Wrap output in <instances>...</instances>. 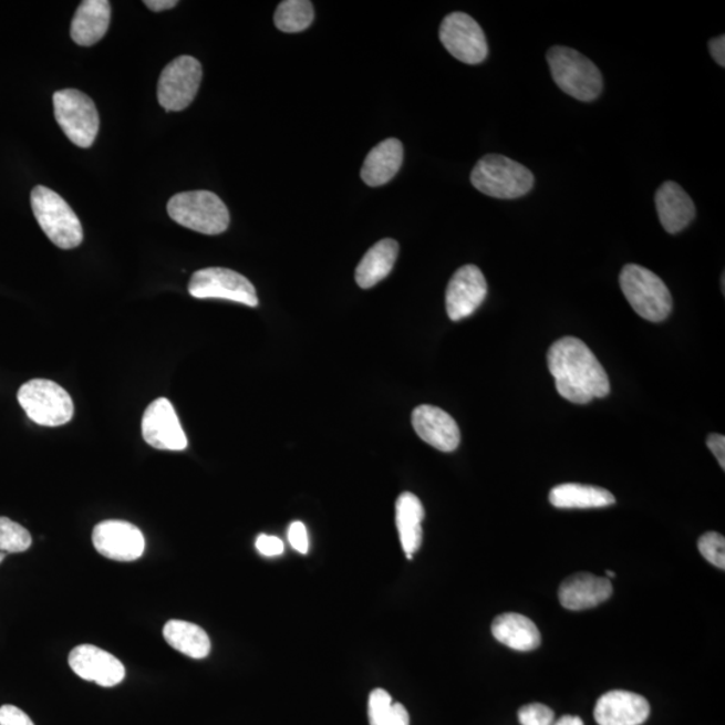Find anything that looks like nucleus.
Wrapping results in <instances>:
<instances>
[{
	"label": "nucleus",
	"mask_w": 725,
	"mask_h": 725,
	"mask_svg": "<svg viewBox=\"0 0 725 725\" xmlns=\"http://www.w3.org/2000/svg\"><path fill=\"white\" fill-rule=\"evenodd\" d=\"M547 364L558 393L577 405H586L610 394L607 371L588 344L567 336L551 345Z\"/></svg>",
	"instance_id": "f257e3e1"
},
{
	"label": "nucleus",
	"mask_w": 725,
	"mask_h": 725,
	"mask_svg": "<svg viewBox=\"0 0 725 725\" xmlns=\"http://www.w3.org/2000/svg\"><path fill=\"white\" fill-rule=\"evenodd\" d=\"M478 191L497 199H517L532 190L534 174L522 164L503 155H485L470 175Z\"/></svg>",
	"instance_id": "f03ea898"
},
{
	"label": "nucleus",
	"mask_w": 725,
	"mask_h": 725,
	"mask_svg": "<svg viewBox=\"0 0 725 725\" xmlns=\"http://www.w3.org/2000/svg\"><path fill=\"white\" fill-rule=\"evenodd\" d=\"M552 79L560 90L579 101H594L603 90L602 73L598 66L577 50L553 46L547 53Z\"/></svg>",
	"instance_id": "7ed1b4c3"
},
{
	"label": "nucleus",
	"mask_w": 725,
	"mask_h": 725,
	"mask_svg": "<svg viewBox=\"0 0 725 725\" xmlns=\"http://www.w3.org/2000/svg\"><path fill=\"white\" fill-rule=\"evenodd\" d=\"M167 211L176 224L206 236L222 235L230 225L224 200L211 191H186L174 195Z\"/></svg>",
	"instance_id": "20e7f679"
},
{
	"label": "nucleus",
	"mask_w": 725,
	"mask_h": 725,
	"mask_svg": "<svg viewBox=\"0 0 725 725\" xmlns=\"http://www.w3.org/2000/svg\"><path fill=\"white\" fill-rule=\"evenodd\" d=\"M31 209L43 232L60 249H74L81 245L84 239L81 220L59 194L48 187H34Z\"/></svg>",
	"instance_id": "39448f33"
},
{
	"label": "nucleus",
	"mask_w": 725,
	"mask_h": 725,
	"mask_svg": "<svg viewBox=\"0 0 725 725\" xmlns=\"http://www.w3.org/2000/svg\"><path fill=\"white\" fill-rule=\"evenodd\" d=\"M620 286L629 304L642 319L660 323L670 317L672 294L665 282L652 270L629 263L622 269Z\"/></svg>",
	"instance_id": "423d86ee"
},
{
	"label": "nucleus",
	"mask_w": 725,
	"mask_h": 725,
	"mask_svg": "<svg viewBox=\"0 0 725 725\" xmlns=\"http://www.w3.org/2000/svg\"><path fill=\"white\" fill-rule=\"evenodd\" d=\"M19 405L37 425L55 427L66 425L74 414L71 395L52 381L33 380L18 391Z\"/></svg>",
	"instance_id": "0eeeda50"
},
{
	"label": "nucleus",
	"mask_w": 725,
	"mask_h": 725,
	"mask_svg": "<svg viewBox=\"0 0 725 725\" xmlns=\"http://www.w3.org/2000/svg\"><path fill=\"white\" fill-rule=\"evenodd\" d=\"M54 116L64 134L81 148H90L96 141L100 117L96 105L85 93L64 90L54 93Z\"/></svg>",
	"instance_id": "6e6552de"
},
{
	"label": "nucleus",
	"mask_w": 725,
	"mask_h": 725,
	"mask_svg": "<svg viewBox=\"0 0 725 725\" xmlns=\"http://www.w3.org/2000/svg\"><path fill=\"white\" fill-rule=\"evenodd\" d=\"M201 65L190 55H182L164 68L157 84V99L167 112H180L190 106L199 91Z\"/></svg>",
	"instance_id": "1a4fd4ad"
},
{
	"label": "nucleus",
	"mask_w": 725,
	"mask_h": 725,
	"mask_svg": "<svg viewBox=\"0 0 725 725\" xmlns=\"http://www.w3.org/2000/svg\"><path fill=\"white\" fill-rule=\"evenodd\" d=\"M188 292L195 299H219L239 302L255 308L258 305L253 283L245 276L226 268H206L198 270L188 283Z\"/></svg>",
	"instance_id": "9d476101"
},
{
	"label": "nucleus",
	"mask_w": 725,
	"mask_h": 725,
	"mask_svg": "<svg viewBox=\"0 0 725 725\" xmlns=\"http://www.w3.org/2000/svg\"><path fill=\"white\" fill-rule=\"evenodd\" d=\"M439 40L447 52L464 64L477 65L487 60V38L480 24L464 12H453L444 19Z\"/></svg>",
	"instance_id": "9b49d317"
},
{
	"label": "nucleus",
	"mask_w": 725,
	"mask_h": 725,
	"mask_svg": "<svg viewBox=\"0 0 725 725\" xmlns=\"http://www.w3.org/2000/svg\"><path fill=\"white\" fill-rule=\"evenodd\" d=\"M142 434L145 443L159 450L182 452L188 445L178 415L167 398L156 400L145 410Z\"/></svg>",
	"instance_id": "f8f14e48"
},
{
	"label": "nucleus",
	"mask_w": 725,
	"mask_h": 725,
	"mask_svg": "<svg viewBox=\"0 0 725 725\" xmlns=\"http://www.w3.org/2000/svg\"><path fill=\"white\" fill-rule=\"evenodd\" d=\"M92 540L99 553L117 562H134L145 551L143 532L128 521L99 522L93 529Z\"/></svg>",
	"instance_id": "ddd939ff"
},
{
	"label": "nucleus",
	"mask_w": 725,
	"mask_h": 725,
	"mask_svg": "<svg viewBox=\"0 0 725 725\" xmlns=\"http://www.w3.org/2000/svg\"><path fill=\"white\" fill-rule=\"evenodd\" d=\"M488 283L480 269L465 265L452 277L446 289V312L453 321L464 320L481 307Z\"/></svg>",
	"instance_id": "4468645a"
},
{
	"label": "nucleus",
	"mask_w": 725,
	"mask_h": 725,
	"mask_svg": "<svg viewBox=\"0 0 725 725\" xmlns=\"http://www.w3.org/2000/svg\"><path fill=\"white\" fill-rule=\"evenodd\" d=\"M69 665L79 677L105 688L116 686L125 679L123 662L115 655L93 645H80L69 654Z\"/></svg>",
	"instance_id": "2eb2a0df"
},
{
	"label": "nucleus",
	"mask_w": 725,
	"mask_h": 725,
	"mask_svg": "<svg viewBox=\"0 0 725 725\" xmlns=\"http://www.w3.org/2000/svg\"><path fill=\"white\" fill-rule=\"evenodd\" d=\"M412 424L420 438L437 450L454 452L462 441L457 422L443 408L432 405L418 406L413 412Z\"/></svg>",
	"instance_id": "dca6fc26"
},
{
	"label": "nucleus",
	"mask_w": 725,
	"mask_h": 725,
	"mask_svg": "<svg viewBox=\"0 0 725 725\" xmlns=\"http://www.w3.org/2000/svg\"><path fill=\"white\" fill-rule=\"evenodd\" d=\"M651 715L648 700L628 691H611L599 697L594 717L599 725H641Z\"/></svg>",
	"instance_id": "f3484780"
},
{
	"label": "nucleus",
	"mask_w": 725,
	"mask_h": 725,
	"mask_svg": "<svg viewBox=\"0 0 725 725\" xmlns=\"http://www.w3.org/2000/svg\"><path fill=\"white\" fill-rule=\"evenodd\" d=\"M613 595L609 578L592 576L589 572L576 573L567 578L559 589V601L567 610L580 611L599 607Z\"/></svg>",
	"instance_id": "a211bd4d"
},
{
	"label": "nucleus",
	"mask_w": 725,
	"mask_h": 725,
	"mask_svg": "<svg viewBox=\"0 0 725 725\" xmlns=\"http://www.w3.org/2000/svg\"><path fill=\"white\" fill-rule=\"evenodd\" d=\"M655 209L660 222L670 235H677L696 217V207L684 188L674 182H665L655 193Z\"/></svg>",
	"instance_id": "6ab92c4d"
},
{
	"label": "nucleus",
	"mask_w": 725,
	"mask_h": 725,
	"mask_svg": "<svg viewBox=\"0 0 725 725\" xmlns=\"http://www.w3.org/2000/svg\"><path fill=\"white\" fill-rule=\"evenodd\" d=\"M108 0H84L75 11L71 35L80 46H92L103 40L111 23Z\"/></svg>",
	"instance_id": "aec40b11"
},
{
	"label": "nucleus",
	"mask_w": 725,
	"mask_h": 725,
	"mask_svg": "<svg viewBox=\"0 0 725 725\" xmlns=\"http://www.w3.org/2000/svg\"><path fill=\"white\" fill-rule=\"evenodd\" d=\"M403 163V145L398 138H387L370 151L362 167V179L370 187L386 185L398 174Z\"/></svg>",
	"instance_id": "412c9836"
},
{
	"label": "nucleus",
	"mask_w": 725,
	"mask_h": 725,
	"mask_svg": "<svg viewBox=\"0 0 725 725\" xmlns=\"http://www.w3.org/2000/svg\"><path fill=\"white\" fill-rule=\"evenodd\" d=\"M491 634L500 644L517 652H532L540 646L538 626L526 615L506 613L491 623Z\"/></svg>",
	"instance_id": "4be33fe9"
},
{
	"label": "nucleus",
	"mask_w": 725,
	"mask_h": 725,
	"mask_svg": "<svg viewBox=\"0 0 725 725\" xmlns=\"http://www.w3.org/2000/svg\"><path fill=\"white\" fill-rule=\"evenodd\" d=\"M425 519V509L417 496L405 491L395 504V521L398 528L400 540L407 559L420 551L422 546V521Z\"/></svg>",
	"instance_id": "5701e85b"
},
{
	"label": "nucleus",
	"mask_w": 725,
	"mask_h": 725,
	"mask_svg": "<svg viewBox=\"0 0 725 725\" xmlns=\"http://www.w3.org/2000/svg\"><path fill=\"white\" fill-rule=\"evenodd\" d=\"M398 253L400 245L394 239H382L372 246L358 265L355 272L358 286L370 289L386 279L394 268Z\"/></svg>",
	"instance_id": "b1692460"
},
{
	"label": "nucleus",
	"mask_w": 725,
	"mask_h": 725,
	"mask_svg": "<svg viewBox=\"0 0 725 725\" xmlns=\"http://www.w3.org/2000/svg\"><path fill=\"white\" fill-rule=\"evenodd\" d=\"M163 636L169 646L190 659H206L211 652L209 635L204 629L191 622L168 621L164 625Z\"/></svg>",
	"instance_id": "393cba45"
},
{
	"label": "nucleus",
	"mask_w": 725,
	"mask_h": 725,
	"mask_svg": "<svg viewBox=\"0 0 725 725\" xmlns=\"http://www.w3.org/2000/svg\"><path fill=\"white\" fill-rule=\"evenodd\" d=\"M550 503L562 509H590L613 506L615 497L608 489L582 484H562L550 491Z\"/></svg>",
	"instance_id": "a878e982"
},
{
	"label": "nucleus",
	"mask_w": 725,
	"mask_h": 725,
	"mask_svg": "<svg viewBox=\"0 0 725 725\" xmlns=\"http://www.w3.org/2000/svg\"><path fill=\"white\" fill-rule=\"evenodd\" d=\"M370 725H410L408 712L384 690L371 692L369 698Z\"/></svg>",
	"instance_id": "bb28decb"
},
{
	"label": "nucleus",
	"mask_w": 725,
	"mask_h": 725,
	"mask_svg": "<svg viewBox=\"0 0 725 725\" xmlns=\"http://www.w3.org/2000/svg\"><path fill=\"white\" fill-rule=\"evenodd\" d=\"M314 10L308 0H286L276 10L275 24L283 33H300L311 27Z\"/></svg>",
	"instance_id": "cd10ccee"
},
{
	"label": "nucleus",
	"mask_w": 725,
	"mask_h": 725,
	"mask_svg": "<svg viewBox=\"0 0 725 725\" xmlns=\"http://www.w3.org/2000/svg\"><path fill=\"white\" fill-rule=\"evenodd\" d=\"M31 543L33 539L27 528L9 517L0 516V563L6 555L28 551Z\"/></svg>",
	"instance_id": "c85d7f7f"
},
{
	"label": "nucleus",
	"mask_w": 725,
	"mask_h": 725,
	"mask_svg": "<svg viewBox=\"0 0 725 725\" xmlns=\"http://www.w3.org/2000/svg\"><path fill=\"white\" fill-rule=\"evenodd\" d=\"M698 551L717 569H725V539L717 532H707L698 540Z\"/></svg>",
	"instance_id": "c756f323"
},
{
	"label": "nucleus",
	"mask_w": 725,
	"mask_h": 725,
	"mask_svg": "<svg viewBox=\"0 0 725 725\" xmlns=\"http://www.w3.org/2000/svg\"><path fill=\"white\" fill-rule=\"evenodd\" d=\"M519 722L521 725H552L555 714L545 704H528L519 711Z\"/></svg>",
	"instance_id": "7c9ffc66"
},
{
	"label": "nucleus",
	"mask_w": 725,
	"mask_h": 725,
	"mask_svg": "<svg viewBox=\"0 0 725 725\" xmlns=\"http://www.w3.org/2000/svg\"><path fill=\"white\" fill-rule=\"evenodd\" d=\"M288 539L290 546L294 548L296 551H299L302 555L308 553L309 551V539L308 531L304 525L301 521H293L288 529Z\"/></svg>",
	"instance_id": "2f4dec72"
},
{
	"label": "nucleus",
	"mask_w": 725,
	"mask_h": 725,
	"mask_svg": "<svg viewBox=\"0 0 725 725\" xmlns=\"http://www.w3.org/2000/svg\"><path fill=\"white\" fill-rule=\"evenodd\" d=\"M256 548L258 552L268 558L280 557V555L283 553V550H286V546H283L281 539L265 534L258 536Z\"/></svg>",
	"instance_id": "473e14b6"
},
{
	"label": "nucleus",
	"mask_w": 725,
	"mask_h": 725,
	"mask_svg": "<svg viewBox=\"0 0 725 725\" xmlns=\"http://www.w3.org/2000/svg\"><path fill=\"white\" fill-rule=\"evenodd\" d=\"M0 725H35L22 710L15 705L0 707Z\"/></svg>",
	"instance_id": "72a5a7b5"
},
{
	"label": "nucleus",
	"mask_w": 725,
	"mask_h": 725,
	"mask_svg": "<svg viewBox=\"0 0 725 725\" xmlns=\"http://www.w3.org/2000/svg\"><path fill=\"white\" fill-rule=\"evenodd\" d=\"M710 450L714 453L718 464L725 468V438L722 434H711L707 438Z\"/></svg>",
	"instance_id": "f704fd0d"
},
{
	"label": "nucleus",
	"mask_w": 725,
	"mask_h": 725,
	"mask_svg": "<svg viewBox=\"0 0 725 725\" xmlns=\"http://www.w3.org/2000/svg\"><path fill=\"white\" fill-rule=\"evenodd\" d=\"M710 50L712 56L718 65L725 66V37H717L710 42Z\"/></svg>",
	"instance_id": "c9c22d12"
},
{
	"label": "nucleus",
	"mask_w": 725,
	"mask_h": 725,
	"mask_svg": "<svg viewBox=\"0 0 725 725\" xmlns=\"http://www.w3.org/2000/svg\"><path fill=\"white\" fill-rule=\"evenodd\" d=\"M144 4L147 6L149 10L159 12L174 9L178 2H176V0H145Z\"/></svg>",
	"instance_id": "e433bc0d"
},
{
	"label": "nucleus",
	"mask_w": 725,
	"mask_h": 725,
	"mask_svg": "<svg viewBox=\"0 0 725 725\" xmlns=\"http://www.w3.org/2000/svg\"><path fill=\"white\" fill-rule=\"evenodd\" d=\"M552 725H584L582 718L578 716L566 715L560 717L559 721H555Z\"/></svg>",
	"instance_id": "4c0bfd02"
},
{
	"label": "nucleus",
	"mask_w": 725,
	"mask_h": 725,
	"mask_svg": "<svg viewBox=\"0 0 725 725\" xmlns=\"http://www.w3.org/2000/svg\"><path fill=\"white\" fill-rule=\"evenodd\" d=\"M607 576H608L609 578H615V572H613V571H607Z\"/></svg>",
	"instance_id": "58836bf2"
}]
</instances>
